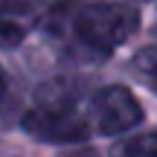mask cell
<instances>
[{
	"label": "cell",
	"mask_w": 157,
	"mask_h": 157,
	"mask_svg": "<svg viewBox=\"0 0 157 157\" xmlns=\"http://www.w3.org/2000/svg\"><path fill=\"white\" fill-rule=\"evenodd\" d=\"M140 29V12L128 3H56L44 17V32L64 58L78 64L108 61Z\"/></svg>",
	"instance_id": "cell-1"
},
{
	"label": "cell",
	"mask_w": 157,
	"mask_h": 157,
	"mask_svg": "<svg viewBox=\"0 0 157 157\" xmlns=\"http://www.w3.org/2000/svg\"><path fill=\"white\" fill-rule=\"evenodd\" d=\"M90 99V96H87ZM87 99L82 96L76 82L50 78L32 96V105L23 111L21 128L32 140L50 146H70L93 137Z\"/></svg>",
	"instance_id": "cell-2"
},
{
	"label": "cell",
	"mask_w": 157,
	"mask_h": 157,
	"mask_svg": "<svg viewBox=\"0 0 157 157\" xmlns=\"http://www.w3.org/2000/svg\"><path fill=\"white\" fill-rule=\"evenodd\" d=\"M87 111H90L93 134H99V137L128 134L146 117L143 105L125 84H105V87L93 90L87 99Z\"/></svg>",
	"instance_id": "cell-3"
},
{
	"label": "cell",
	"mask_w": 157,
	"mask_h": 157,
	"mask_svg": "<svg viewBox=\"0 0 157 157\" xmlns=\"http://www.w3.org/2000/svg\"><path fill=\"white\" fill-rule=\"evenodd\" d=\"M41 0H0V50H15L23 44L38 23Z\"/></svg>",
	"instance_id": "cell-4"
},
{
	"label": "cell",
	"mask_w": 157,
	"mask_h": 157,
	"mask_svg": "<svg viewBox=\"0 0 157 157\" xmlns=\"http://www.w3.org/2000/svg\"><path fill=\"white\" fill-rule=\"evenodd\" d=\"M128 70L140 78L148 90L157 93V44L137 50L134 56H131V61H128Z\"/></svg>",
	"instance_id": "cell-5"
},
{
	"label": "cell",
	"mask_w": 157,
	"mask_h": 157,
	"mask_svg": "<svg viewBox=\"0 0 157 157\" xmlns=\"http://www.w3.org/2000/svg\"><path fill=\"white\" fill-rule=\"evenodd\" d=\"M113 151L117 154H157V131L151 134H134V137H125V140H119L117 146H113Z\"/></svg>",
	"instance_id": "cell-6"
},
{
	"label": "cell",
	"mask_w": 157,
	"mask_h": 157,
	"mask_svg": "<svg viewBox=\"0 0 157 157\" xmlns=\"http://www.w3.org/2000/svg\"><path fill=\"white\" fill-rule=\"evenodd\" d=\"M12 105H15V84H12L9 73L0 67V117H3Z\"/></svg>",
	"instance_id": "cell-7"
}]
</instances>
